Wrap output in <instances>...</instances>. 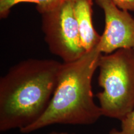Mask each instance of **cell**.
Segmentation results:
<instances>
[{"label": "cell", "mask_w": 134, "mask_h": 134, "mask_svg": "<svg viewBox=\"0 0 134 134\" xmlns=\"http://www.w3.org/2000/svg\"><path fill=\"white\" fill-rule=\"evenodd\" d=\"M62 63L28 58L0 78V131L29 126L44 114L57 85Z\"/></svg>", "instance_id": "obj_1"}, {"label": "cell", "mask_w": 134, "mask_h": 134, "mask_svg": "<svg viewBox=\"0 0 134 134\" xmlns=\"http://www.w3.org/2000/svg\"><path fill=\"white\" fill-rule=\"evenodd\" d=\"M102 53L98 45L79 59L62 63L56 88L44 114L19 131L29 133L55 124L90 125L103 115L95 103L92 80Z\"/></svg>", "instance_id": "obj_2"}, {"label": "cell", "mask_w": 134, "mask_h": 134, "mask_svg": "<svg viewBox=\"0 0 134 134\" xmlns=\"http://www.w3.org/2000/svg\"><path fill=\"white\" fill-rule=\"evenodd\" d=\"M98 68L103 115L120 121L134 109V47L101 54Z\"/></svg>", "instance_id": "obj_3"}, {"label": "cell", "mask_w": 134, "mask_h": 134, "mask_svg": "<svg viewBox=\"0 0 134 134\" xmlns=\"http://www.w3.org/2000/svg\"><path fill=\"white\" fill-rule=\"evenodd\" d=\"M41 14L42 30L50 52L63 63L74 62L87 52L81 43L71 0Z\"/></svg>", "instance_id": "obj_4"}, {"label": "cell", "mask_w": 134, "mask_h": 134, "mask_svg": "<svg viewBox=\"0 0 134 134\" xmlns=\"http://www.w3.org/2000/svg\"><path fill=\"white\" fill-rule=\"evenodd\" d=\"M103 9L105 28L98 48L102 53H111L120 48L134 47V18L129 11L120 9L113 0H96Z\"/></svg>", "instance_id": "obj_5"}, {"label": "cell", "mask_w": 134, "mask_h": 134, "mask_svg": "<svg viewBox=\"0 0 134 134\" xmlns=\"http://www.w3.org/2000/svg\"><path fill=\"white\" fill-rule=\"evenodd\" d=\"M72 7L79 29L81 43L89 52L100 41V35L94 27L92 18L93 0H71Z\"/></svg>", "instance_id": "obj_6"}, {"label": "cell", "mask_w": 134, "mask_h": 134, "mask_svg": "<svg viewBox=\"0 0 134 134\" xmlns=\"http://www.w3.org/2000/svg\"><path fill=\"white\" fill-rule=\"evenodd\" d=\"M66 0H0V18H7L10 10L20 3H32L37 5L40 14L56 7Z\"/></svg>", "instance_id": "obj_7"}, {"label": "cell", "mask_w": 134, "mask_h": 134, "mask_svg": "<svg viewBox=\"0 0 134 134\" xmlns=\"http://www.w3.org/2000/svg\"><path fill=\"white\" fill-rule=\"evenodd\" d=\"M120 129H113L109 134H134V109L120 120Z\"/></svg>", "instance_id": "obj_8"}, {"label": "cell", "mask_w": 134, "mask_h": 134, "mask_svg": "<svg viewBox=\"0 0 134 134\" xmlns=\"http://www.w3.org/2000/svg\"><path fill=\"white\" fill-rule=\"evenodd\" d=\"M119 8L127 11H134V0H113Z\"/></svg>", "instance_id": "obj_9"}, {"label": "cell", "mask_w": 134, "mask_h": 134, "mask_svg": "<svg viewBox=\"0 0 134 134\" xmlns=\"http://www.w3.org/2000/svg\"><path fill=\"white\" fill-rule=\"evenodd\" d=\"M47 134H75V133H67V132H58L53 131Z\"/></svg>", "instance_id": "obj_10"}]
</instances>
